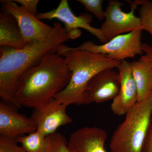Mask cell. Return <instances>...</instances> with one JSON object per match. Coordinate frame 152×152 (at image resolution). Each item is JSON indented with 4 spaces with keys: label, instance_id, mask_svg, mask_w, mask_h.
Listing matches in <instances>:
<instances>
[{
    "label": "cell",
    "instance_id": "11",
    "mask_svg": "<svg viewBox=\"0 0 152 152\" xmlns=\"http://www.w3.org/2000/svg\"><path fill=\"white\" fill-rule=\"evenodd\" d=\"M15 106L6 102H0V135L16 139L37 130L31 118L18 113Z\"/></svg>",
    "mask_w": 152,
    "mask_h": 152
},
{
    "label": "cell",
    "instance_id": "8",
    "mask_svg": "<svg viewBox=\"0 0 152 152\" xmlns=\"http://www.w3.org/2000/svg\"><path fill=\"white\" fill-rule=\"evenodd\" d=\"M36 18L39 20L57 19L62 22L65 30L71 34L73 39L80 36L81 32L79 28L84 29L95 36L101 42H107L100 28L91 26L93 16L91 14L83 13L78 16L71 10L67 0H62L56 8L45 12L37 14Z\"/></svg>",
    "mask_w": 152,
    "mask_h": 152
},
{
    "label": "cell",
    "instance_id": "3",
    "mask_svg": "<svg viewBox=\"0 0 152 152\" xmlns=\"http://www.w3.org/2000/svg\"><path fill=\"white\" fill-rule=\"evenodd\" d=\"M57 53L64 59L72 75L67 86L54 99L67 106L89 104L86 90L90 80L103 70L118 68L121 62L109 59L102 54L78 50L64 44L58 47Z\"/></svg>",
    "mask_w": 152,
    "mask_h": 152
},
{
    "label": "cell",
    "instance_id": "5",
    "mask_svg": "<svg viewBox=\"0 0 152 152\" xmlns=\"http://www.w3.org/2000/svg\"><path fill=\"white\" fill-rule=\"evenodd\" d=\"M143 30L137 29L120 35L102 45H96L91 41L85 42L77 48L78 50L102 54L110 59L121 61L127 58H134L142 55Z\"/></svg>",
    "mask_w": 152,
    "mask_h": 152
},
{
    "label": "cell",
    "instance_id": "4",
    "mask_svg": "<svg viewBox=\"0 0 152 152\" xmlns=\"http://www.w3.org/2000/svg\"><path fill=\"white\" fill-rule=\"evenodd\" d=\"M152 117V90L126 114L124 121L113 134L112 152H142Z\"/></svg>",
    "mask_w": 152,
    "mask_h": 152
},
{
    "label": "cell",
    "instance_id": "19",
    "mask_svg": "<svg viewBox=\"0 0 152 152\" xmlns=\"http://www.w3.org/2000/svg\"><path fill=\"white\" fill-rule=\"evenodd\" d=\"M77 1L84 6L87 10L94 15L100 21L104 19V11L103 10V0H78Z\"/></svg>",
    "mask_w": 152,
    "mask_h": 152
},
{
    "label": "cell",
    "instance_id": "13",
    "mask_svg": "<svg viewBox=\"0 0 152 152\" xmlns=\"http://www.w3.org/2000/svg\"><path fill=\"white\" fill-rule=\"evenodd\" d=\"M107 134L97 127L80 128L71 134L68 147L71 152H107L104 145Z\"/></svg>",
    "mask_w": 152,
    "mask_h": 152
},
{
    "label": "cell",
    "instance_id": "14",
    "mask_svg": "<svg viewBox=\"0 0 152 152\" xmlns=\"http://www.w3.org/2000/svg\"><path fill=\"white\" fill-rule=\"evenodd\" d=\"M13 16L1 8L0 12V46L23 48L28 45Z\"/></svg>",
    "mask_w": 152,
    "mask_h": 152
},
{
    "label": "cell",
    "instance_id": "23",
    "mask_svg": "<svg viewBox=\"0 0 152 152\" xmlns=\"http://www.w3.org/2000/svg\"><path fill=\"white\" fill-rule=\"evenodd\" d=\"M142 48L145 55L141 57L149 63L152 68V47L148 44H142Z\"/></svg>",
    "mask_w": 152,
    "mask_h": 152
},
{
    "label": "cell",
    "instance_id": "10",
    "mask_svg": "<svg viewBox=\"0 0 152 152\" xmlns=\"http://www.w3.org/2000/svg\"><path fill=\"white\" fill-rule=\"evenodd\" d=\"M118 72L109 68L101 71L90 80L86 93L89 104L102 103L116 97L121 89Z\"/></svg>",
    "mask_w": 152,
    "mask_h": 152
},
{
    "label": "cell",
    "instance_id": "6",
    "mask_svg": "<svg viewBox=\"0 0 152 152\" xmlns=\"http://www.w3.org/2000/svg\"><path fill=\"white\" fill-rule=\"evenodd\" d=\"M145 0L130 1L131 10L125 12L121 7L124 4L118 0H110L104 11V22L100 28L107 42L123 33H130L137 29L143 30L140 17L134 12L138 5H141Z\"/></svg>",
    "mask_w": 152,
    "mask_h": 152
},
{
    "label": "cell",
    "instance_id": "16",
    "mask_svg": "<svg viewBox=\"0 0 152 152\" xmlns=\"http://www.w3.org/2000/svg\"><path fill=\"white\" fill-rule=\"evenodd\" d=\"M21 144L26 152H46L48 147L47 137L37 131L27 135L19 137L15 139Z\"/></svg>",
    "mask_w": 152,
    "mask_h": 152
},
{
    "label": "cell",
    "instance_id": "15",
    "mask_svg": "<svg viewBox=\"0 0 152 152\" xmlns=\"http://www.w3.org/2000/svg\"><path fill=\"white\" fill-rule=\"evenodd\" d=\"M131 66L137 88L139 102L145 99L152 91V68L141 57L138 61L131 62Z\"/></svg>",
    "mask_w": 152,
    "mask_h": 152
},
{
    "label": "cell",
    "instance_id": "22",
    "mask_svg": "<svg viewBox=\"0 0 152 152\" xmlns=\"http://www.w3.org/2000/svg\"><path fill=\"white\" fill-rule=\"evenodd\" d=\"M142 152H152V117Z\"/></svg>",
    "mask_w": 152,
    "mask_h": 152
},
{
    "label": "cell",
    "instance_id": "1",
    "mask_svg": "<svg viewBox=\"0 0 152 152\" xmlns=\"http://www.w3.org/2000/svg\"><path fill=\"white\" fill-rule=\"evenodd\" d=\"M71 75L64 58L57 52L49 53L21 76L14 96L15 107L35 109L45 105L67 86Z\"/></svg>",
    "mask_w": 152,
    "mask_h": 152
},
{
    "label": "cell",
    "instance_id": "2",
    "mask_svg": "<svg viewBox=\"0 0 152 152\" xmlns=\"http://www.w3.org/2000/svg\"><path fill=\"white\" fill-rule=\"evenodd\" d=\"M72 39V35L59 24L53 35L43 42L28 44L23 49L0 47V97L2 101L15 106L14 96L22 74L41 62L45 56L57 52L60 45Z\"/></svg>",
    "mask_w": 152,
    "mask_h": 152
},
{
    "label": "cell",
    "instance_id": "9",
    "mask_svg": "<svg viewBox=\"0 0 152 152\" xmlns=\"http://www.w3.org/2000/svg\"><path fill=\"white\" fill-rule=\"evenodd\" d=\"M67 107L53 99L45 105L34 109L31 118L37 126V131L47 137L56 133L60 127L72 122L66 112Z\"/></svg>",
    "mask_w": 152,
    "mask_h": 152
},
{
    "label": "cell",
    "instance_id": "12",
    "mask_svg": "<svg viewBox=\"0 0 152 152\" xmlns=\"http://www.w3.org/2000/svg\"><path fill=\"white\" fill-rule=\"evenodd\" d=\"M121 78L119 94L113 100L112 112L118 115H126L138 102V92L131 68V63L124 60L118 67Z\"/></svg>",
    "mask_w": 152,
    "mask_h": 152
},
{
    "label": "cell",
    "instance_id": "20",
    "mask_svg": "<svg viewBox=\"0 0 152 152\" xmlns=\"http://www.w3.org/2000/svg\"><path fill=\"white\" fill-rule=\"evenodd\" d=\"M0 152H26L15 139L0 136Z\"/></svg>",
    "mask_w": 152,
    "mask_h": 152
},
{
    "label": "cell",
    "instance_id": "7",
    "mask_svg": "<svg viewBox=\"0 0 152 152\" xmlns=\"http://www.w3.org/2000/svg\"><path fill=\"white\" fill-rule=\"evenodd\" d=\"M1 1L2 8L12 14L16 20L23 37L28 44L45 41L58 30L60 23L56 22L53 27L41 22L13 1Z\"/></svg>",
    "mask_w": 152,
    "mask_h": 152
},
{
    "label": "cell",
    "instance_id": "21",
    "mask_svg": "<svg viewBox=\"0 0 152 152\" xmlns=\"http://www.w3.org/2000/svg\"><path fill=\"white\" fill-rule=\"evenodd\" d=\"M14 1L18 3L21 5L25 10L36 16L37 13V7L39 1L38 0H14Z\"/></svg>",
    "mask_w": 152,
    "mask_h": 152
},
{
    "label": "cell",
    "instance_id": "17",
    "mask_svg": "<svg viewBox=\"0 0 152 152\" xmlns=\"http://www.w3.org/2000/svg\"><path fill=\"white\" fill-rule=\"evenodd\" d=\"M47 137L48 144L46 152H71L66 139L61 133L56 132Z\"/></svg>",
    "mask_w": 152,
    "mask_h": 152
},
{
    "label": "cell",
    "instance_id": "18",
    "mask_svg": "<svg viewBox=\"0 0 152 152\" xmlns=\"http://www.w3.org/2000/svg\"><path fill=\"white\" fill-rule=\"evenodd\" d=\"M139 10L143 30L148 32L152 36V1L145 0Z\"/></svg>",
    "mask_w": 152,
    "mask_h": 152
}]
</instances>
